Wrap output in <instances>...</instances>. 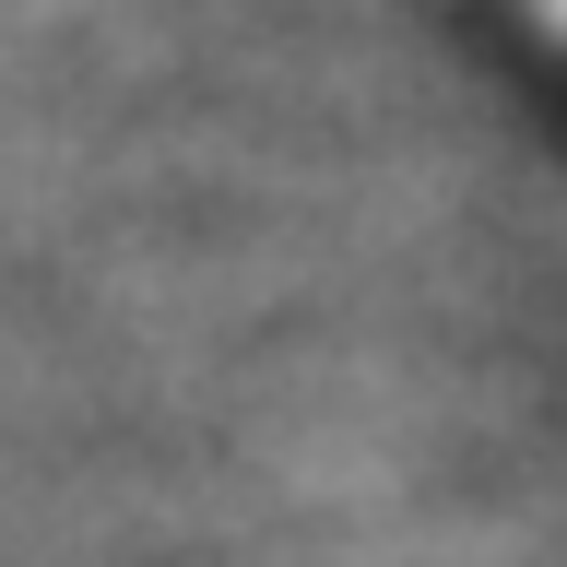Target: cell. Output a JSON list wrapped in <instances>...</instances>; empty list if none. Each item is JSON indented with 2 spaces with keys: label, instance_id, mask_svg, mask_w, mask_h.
<instances>
[{
  "label": "cell",
  "instance_id": "cell-1",
  "mask_svg": "<svg viewBox=\"0 0 567 567\" xmlns=\"http://www.w3.org/2000/svg\"><path fill=\"white\" fill-rule=\"evenodd\" d=\"M532 12H544V24H556V35H567V0H532Z\"/></svg>",
  "mask_w": 567,
  "mask_h": 567
}]
</instances>
